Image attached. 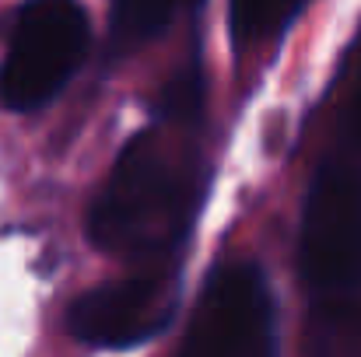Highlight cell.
<instances>
[{
    "label": "cell",
    "mask_w": 361,
    "mask_h": 357,
    "mask_svg": "<svg viewBox=\"0 0 361 357\" xmlns=\"http://www.w3.org/2000/svg\"><path fill=\"white\" fill-rule=\"evenodd\" d=\"M179 130L190 126L158 119L123 144L88 207L92 245L137 266H165L186 242L207 189L204 161L176 140Z\"/></svg>",
    "instance_id": "obj_1"
},
{
    "label": "cell",
    "mask_w": 361,
    "mask_h": 357,
    "mask_svg": "<svg viewBox=\"0 0 361 357\" xmlns=\"http://www.w3.org/2000/svg\"><path fill=\"white\" fill-rule=\"evenodd\" d=\"M302 280L337 333H361V46L334 151L305 196Z\"/></svg>",
    "instance_id": "obj_2"
},
{
    "label": "cell",
    "mask_w": 361,
    "mask_h": 357,
    "mask_svg": "<svg viewBox=\"0 0 361 357\" xmlns=\"http://www.w3.org/2000/svg\"><path fill=\"white\" fill-rule=\"evenodd\" d=\"M88 46L92 21L81 0H25L0 56V109L49 106L81 70Z\"/></svg>",
    "instance_id": "obj_3"
},
{
    "label": "cell",
    "mask_w": 361,
    "mask_h": 357,
    "mask_svg": "<svg viewBox=\"0 0 361 357\" xmlns=\"http://www.w3.org/2000/svg\"><path fill=\"white\" fill-rule=\"evenodd\" d=\"M274 351V294L256 263H221L190 315L183 354L256 357Z\"/></svg>",
    "instance_id": "obj_4"
},
{
    "label": "cell",
    "mask_w": 361,
    "mask_h": 357,
    "mask_svg": "<svg viewBox=\"0 0 361 357\" xmlns=\"http://www.w3.org/2000/svg\"><path fill=\"white\" fill-rule=\"evenodd\" d=\"M179 305V280L169 266H144L133 277L99 284L67 308V333L99 351H123L161 337Z\"/></svg>",
    "instance_id": "obj_5"
},
{
    "label": "cell",
    "mask_w": 361,
    "mask_h": 357,
    "mask_svg": "<svg viewBox=\"0 0 361 357\" xmlns=\"http://www.w3.org/2000/svg\"><path fill=\"white\" fill-rule=\"evenodd\" d=\"M200 0H113L109 7V56H126L137 46L161 35L179 11L197 7Z\"/></svg>",
    "instance_id": "obj_6"
},
{
    "label": "cell",
    "mask_w": 361,
    "mask_h": 357,
    "mask_svg": "<svg viewBox=\"0 0 361 357\" xmlns=\"http://www.w3.org/2000/svg\"><path fill=\"white\" fill-rule=\"evenodd\" d=\"M302 7L305 0H228V35L235 49L281 39Z\"/></svg>",
    "instance_id": "obj_7"
},
{
    "label": "cell",
    "mask_w": 361,
    "mask_h": 357,
    "mask_svg": "<svg viewBox=\"0 0 361 357\" xmlns=\"http://www.w3.org/2000/svg\"><path fill=\"white\" fill-rule=\"evenodd\" d=\"M154 116L169 119V123H183V126H197L204 116V67L197 56H190V63L183 70L172 74V81L161 88L158 102H154Z\"/></svg>",
    "instance_id": "obj_8"
}]
</instances>
